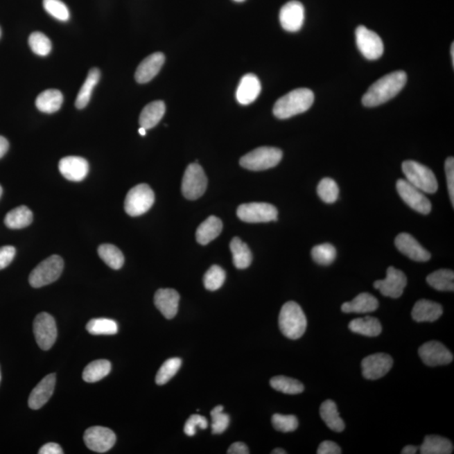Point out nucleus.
I'll list each match as a JSON object with an SVG mask.
<instances>
[{"instance_id":"f257e3e1","label":"nucleus","mask_w":454,"mask_h":454,"mask_svg":"<svg viewBox=\"0 0 454 454\" xmlns=\"http://www.w3.org/2000/svg\"><path fill=\"white\" fill-rule=\"evenodd\" d=\"M408 75L404 71H396L385 75L374 82L363 96V104L366 107H375L392 100L404 88Z\"/></svg>"},{"instance_id":"f03ea898","label":"nucleus","mask_w":454,"mask_h":454,"mask_svg":"<svg viewBox=\"0 0 454 454\" xmlns=\"http://www.w3.org/2000/svg\"><path fill=\"white\" fill-rule=\"evenodd\" d=\"M314 100V94L311 89L292 90L276 101L272 112L278 119H289L296 114L307 112L313 105Z\"/></svg>"},{"instance_id":"7ed1b4c3","label":"nucleus","mask_w":454,"mask_h":454,"mask_svg":"<svg viewBox=\"0 0 454 454\" xmlns=\"http://www.w3.org/2000/svg\"><path fill=\"white\" fill-rule=\"evenodd\" d=\"M279 324L280 331L286 338L295 340L306 333L307 319L297 303L289 302L280 311Z\"/></svg>"},{"instance_id":"20e7f679","label":"nucleus","mask_w":454,"mask_h":454,"mask_svg":"<svg viewBox=\"0 0 454 454\" xmlns=\"http://www.w3.org/2000/svg\"><path fill=\"white\" fill-rule=\"evenodd\" d=\"M406 180L413 186L426 193L437 191L438 183L435 175L426 166L413 160H406L402 164Z\"/></svg>"},{"instance_id":"39448f33","label":"nucleus","mask_w":454,"mask_h":454,"mask_svg":"<svg viewBox=\"0 0 454 454\" xmlns=\"http://www.w3.org/2000/svg\"><path fill=\"white\" fill-rule=\"evenodd\" d=\"M282 157L281 150L277 148L261 147L243 156L240 159V164L248 171H263L277 166Z\"/></svg>"},{"instance_id":"423d86ee","label":"nucleus","mask_w":454,"mask_h":454,"mask_svg":"<svg viewBox=\"0 0 454 454\" xmlns=\"http://www.w3.org/2000/svg\"><path fill=\"white\" fill-rule=\"evenodd\" d=\"M64 263L61 256L53 255L35 267L29 276L33 288H41L56 281L60 277Z\"/></svg>"},{"instance_id":"0eeeda50","label":"nucleus","mask_w":454,"mask_h":454,"mask_svg":"<svg viewBox=\"0 0 454 454\" xmlns=\"http://www.w3.org/2000/svg\"><path fill=\"white\" fill-rule=\"evenodd\" d=\"M155 195L151 187L146 184H138L128 193L125 200V211L136 217L145 214L152 207Z\"/></svg>"},{"instance_id":"6e6552de","label":"nucleus","mask_w":454,"mask_h":454,"mask_svg":"<svg viewBox=\"0 0 454 454\" xmlns=\"http://www.w3.org/2000/svg\"><path fill=\"white\" fill-rule=\"evenodd\" d=\"M207 184L202 167L197 163L189 164L182 181V193L185 198L195 200L204 195Z\"/></svg>"},{"instance_id":"1a4fd4ad","label":"nucleus","mask_w":454,"mask_h":454,"mask_svg":"<svg viewBox=\"0 0 454 454\" xmlns=\"http://www.w3.org/2000/svg\"><path fill=\"white\" fill-rule=\"evenodd\" d=\"M238 218L247 223H263L277 220L278 211L268 203H248L240 205L236 211Z\"/></svg>"},{"instance_id":"9d476101","label":"nucleus","mask_w":454,"mask_h":454,"mask_svg":"<svg viewBox=\"0 0 454 454\" xmlns=\"http://www.w3.org/2000/svg\"><path fill=\"white\" fill-rule=\"evenodd\" d=\"M358 49L368 60H376L384 53V43L380 35L367 27L359 26L356 30Z\"/></svg>"},{"instance_id":"9b49d317","label":"nucleus","mask_w":454,"mask_h":454,"mask_svg":"<svg viewBox=\"0 0 454 454\" xmlns=\"http://www.w3.org/2000/svg\"><path fill=\"white\" fill-rule=\"evenodd\" d=\"M396 189L401 198L414 211L424 215H428L431 212L432 204L426 198L424 193L413 186L408 180H399L396 183Z\"/></svg>"},{"instance_id":"f8f14e48","label":"nucleus","mask_w":454,"mask_h":454,"mask_svg":"<svg viewBox=\"0 0 454 454\" xmlns=\"http://www.w3.org/2000/svg\"><path fill=\"white\" fill-rule=\"evenodd\" d=\"M35 341L42 350H49L57 340L56 322L51 315L42 313L37 315L33 325Z\"/></svg>"},{"instance_id":"ddd939ff","label":"nucleus","mask_w":454,"mask_h":454,"mask_svg":"<svg viewBox=\"0 0 454 454\" xmlns=\"http://www.w3.org/2000/svg\"><path fill=\"white\" fill-rule=\"evenodd\" d=\"M406 284H408V279L404 272L396 268L389 267L387 270L386 278L375 281L374 287L380 290L383 295L397 299L403 294Z\"/></svg>"},{"instance_id":"4468645a","label":"nucleus","mask_w":454,"mask_h":454,"mask_svg":"<svg viewBox=\"0 0 454 454\" xmlns=\"http://www.w3.org/2000/svg\"><path fill=\"white\" fill-rule=\"evenodd\" d=\"M85 443L90 450L96 453H106L114 447L116 442V434L104 426H92L86 430Z\"/></svg>"},{"instance_id":"2eb2a0df","label":"nucleus","mask_w":454,"mask_h":454,"mask_svg":"<svg viewBox=\"0 0 454 454\" xmlns=\"http://www.w3.org/2000/svg\"><path fill=\"white\" fill-rule=\"evenodd\" d=\"M393 366V359L386 353H375L363 359V377L375 381L384 377Z\"/></svg>"},{"instance_id":"dca6fc26","label":"nucleus","mask_w":454,"mask_h":454,"mask_svg":"<svg viewBox=\"0 0 454 454\" xmlns=\"http://www.w3.org/2000/svg\"><path fill=\"white\" fill-rule=\"evenodd\" d=\"M418 353L425 365L431 367L448 365L453 360V353L443 343L437 341L424 343Z\"/></svg>"},{"instance_id":"f3484780","label":"nucleus","mask_w":454,"mask_h":454,"mask_svg":"<svg viewBox=\"0 0 454 454\" xmlns=\"http://www.w3.org/2000/svg\"><path fill=\"white\" fill-rule=\"evenodd\" d=\"M279 21L284 30L290 33L299 31L305 21V8L295 0L286 3L280 10Z\"/></svg>"},{"instance_id":"a211bd4d","label":"nucleus","mask_w":454,"mask_h":454,"mask_svg":"<svg viewBox=\"0 0 454 454\" xmlns=\"http://www.w3.org/2000/svg\"><path fill=\"white\" fill-rule=\"evenodd\" d=\"M397 250L417 262H428L431 254L408 233H401L394 241Z\"/></svg>"},{"instance_id":"6ab92c4d","label":"nucleus","mask_w":454,"mask_h":454,"mask_svg":"<svg viewBox=\"0 0 454 454\" xmlns=\"http://www.w3.org/2000/svg\"><path fill=\"white\" fill-rule=\"evenodd\" d=\"M89 165L88 161L80 157H66L59 161V171L65 179L80 182L88 175Z\"/></svg>"},{"instance_id":"aec40b11","label":"nucleus","mask_w":454,"mask_h":454,"mask_svg":"<svg viewBox=\"0 0 454 454\" xmlns=\"http://www.w3.org/2000/svg\"><path fill=\"white\" fill-rule=\"evenodd\" d=\"M261 89V82L259 78L255 74H246L241 80L236 89V101L243 105H250L259 97Z\"/></svg>"},{"instance_id":"412c9836","label":"nucleus","mask_w":454,"mask_h":454,"mask_svg":"<svg viewBox=\"0 0 454 454\" xmlns=\"http://www.w3.org/2000/svg\"><path fill=\"white\" fill-rule=\"evenodd\" d=\"M55 385H56V374L46 375L30 393L28 400L29 408L33 410L42 408L53 396Z\"/></svg>"},{"instance_id":"4be33fe9","label":"nucleus","mask_w":454,"mask_h":454,"mask_svg":"<svg viewBox=\"0 0 454 454\" xmlns=\"http://www.w3.org/2000/svg\"><path fill=\"white\" fill-rule=\"evenodd\" d=\"M180 299V294L173 289H160L154 296L156 307L167 319H172L177 315Z\"/></svg>"},{"instance_id":"5701e85b","label":"nucleus","mask_w":454,"mask_h":454,"mask_svg":"<svg viewBox=\"0 0 454 454\" xmlns=\"http://www.w3.org/2000/svg\"><path fill=\"white\" fill-rule=\"evenodd\" d=\"M165 56L161 53H155L146 58L136 71L135 78L139 84H146L156 77L164 64Z\"/></svg>"},{"instance_id":"b1692460","label":"nucleus","mask_w":454,"mask_h":454,"mask_svg":"<svg viewBox=\"0 0 454 454\" xmlns=\"http://www.w3.org/2000/svg\"><path fill=\"white\" fill-rule=\"evenodd\" d=\"M443 313V306L440 304L421 299L414 304L412 317L417 322H433L439 319Z\"/></svg>"},{"instance_id":"393cba45","label":"nucleus","mask_w":454,"mask_h":454,"mask_svg":"<svg viewBox=\"0 0 454 454\" xmlns=\"http://www.w3.org/2000/svg\"><path fill=\"white\" fill-rule=\"evenodd\" d=\"M378 307V299L374 295L362 293L356 296L352 302L343 304L342 311L344 313L363 314L373 313Z\"/></svg>"},{"instance_id":"a878e982","label":"nucleus","mask_w":454,"mask_h":454,"mask_svg":"<svg viewBox=\"0 0 454 454\" xmlns=\"http://www.w3.org/2000/svg\"><path fill=\"white\" fill-rule=\"evenodd\" d=\"M166 112L164 101H157L150 103L142 110L140 114L139 123L141 128L146 130L152 129L159 123Z\"/></svg>"},{"instance_id":"bb28decb","label":"nucleus","mask_w":454,"mask_h":454,"mask_svg":"<svg viewBox=\"0 0 454 454\" xmlns=\"http://www.w3.org/2000/svg\"><path fill=\"white\" fill-rule=\"evenodd\" d=\"M223 225L218 217L211 216L197 229L196 240L201 245H207L216 239L222 231Z\"/></svg>"},{"instance_id":"cd10ccee","label":"nucleus","mask_w":454,"mask_h":454,"mask_svg":"<svg viewBox=\"0 0 454 454\" xmlns=\"http://www.w3.org/2000/svg\"><path fill=\"white\" fill-rule=\"evenodd\" d=\"M63 102V96L58 89H47L39 94L35 101V105L40 112L46 114L57 112L60 110Z\"/></svg>"},{"instance_id":"c85d7f7f","label":"nucleus","mask_w":454,"mask_h":454,"mask_svg":"<svg viewBox=\"0 0 454 454\" xmlns=\"http://www.w3.org/2000/svg\"><path fill=\"white\" fill-rule=\"evenodd\" d=\"M322 419L334 432L341 433L345 428L344 421L339 414L337 405L331 400L324 401L320 408Z\"/></svg>"},{"instance_id":"c756f323","label":"nucleus","mask_w":454,"mask_h":454,"mask_svg":"<svg viewBox=\"0 0 454 454\" xmlns=\"http://www.w3.org/2000/svg\"><path fill=\"white\" fill-rule=\"evenodd\" d=\"M349 327L353 333L366 337H377L382 333L381 322L372 317L354 319L350 322Z\"/></svg>"},{"instance_id":"7c9ffc66","label":"nucleus","mask_w":454,"mask_h":454,"mask_svg":"<svg viewBox=\"0 0 454 454\" xmlns=\"http://www.w3.org/2000/svg\"><path fill=\"white\" fill-rule=\"evenodd\" d=\"M233 263L238 270H245L252 261V252L246 243L239 238H234L230 243Z\"/></svg>"},{"instance_id":"2f4dec72","label":"nucleus","mask_w":454,"mask_h":454,"mask_svg":"<svg viewBox=\"0 0 454 454\" xmlns=\"http://www.w3.org/2000/svg\"><path fill=\"white\" fill-rule=\"evenodd\" d=\"M453 450L451 441L436 435L426 436L420 447L421 454H450Z\"/></svg>"},{"instance_id":"473e14b6","label":"nucleus","mask_w":454,"mask_h":454,"mask_svg":"<svg viewBox=\"0 0 454 454\" xmlns=\"http://www.w3.org/2000/svg\"><path fill=\"white\" fill-rule=\"evenodd\" d=\"M33 220V212L28 207L21 205L8 213L5 218V224L10 229H22L30 226Z\"/></svg>"},{"instance_id":"72a5a7b5","label":"nucleus","mask_w":454,"mask_h":454,"mask_svg":"<svg viewBox=\"0 0 454 454\" xmlns=\"http://www.w3.org/2000/svg\"><path fill=\"white\" fill-rule=\"evenodd\" d=\"M101 72L98 69H93L89 71L85 84L82 85L80 93H78L75 105L78 109L82 110L89 104L93 90L100 81Z\"/></svg>"},{"instance_id":"f704fd0d","label":"nucleus","mask_w":454,"mask_h":454,"mask_svg":"<svg viewBox=\"0 0 454 454\" xmlns=\"http://www.w3.org/2000/svg\"><path fill=\"white\" fill-rule=\"evenodd\" d=\"M112 370V363L105 359L89 363L82 372V380L87 383H96L107 376Z\"/></svg>"},{"instance_id":"c9c22d12","label":"nucleus","mask_w":454,"mask_h":454,"mask_svg":"<svg viewBox=\"0 0 454 454\" xmlns=\"http://www.w3.org/2000/svg\"><path fill=\"white\" fill-rule=\"evenodd\" d=\"M426 282L433 289L439 291L454 290V272L450 270H439L430 274Z\"/></svg>"},{"instance_id":"e433bc0d","label":"nucleus","mask_w":454,"mask_h":454,"mask_svg":"<svg viewBox=\"0 0 454 454\" xmlns=\"http://www.w3.org/2000/svg\"><path fill=\"white\" fill-rule=\"evenodd\" d=\"M101 259L110 268L114 270H120L123 266L125 258L119 248L112 244H103L98 248Z\"/></svg>"},{"instance_id":"4c0bfd02","label":"nucleus","mask_w":454,"mask_h":454,"mask_svg":"<svg viewBox=\"0 0 454 454\" xmlns=\"http://www.w3.org/2000/svg\"><path fill=\"white\" fill-rule=\"evenodd\" d=\"M270 385L272 389L283 394H297L304 392L302 383L286 376L272 378Z\"/></svg>"},{"instance_id":"58836bf2","label":"nucleus","mask_w":454,"mask_h":454,"mask_svg":"<svg viewBox=\"0 0 454 454\" xmlns=\"http://www.w3.org/2000/svg\"><path fill=\"white\" fill-rule=\"evenodd\" d=\"M86 329L94 335H116L118 333V325L113 320L97 318L91 320L87 324Z\"/></svg>"},{"instance_id":"ea45409f","label":"nucleus","mask_w":454,"mask_h":454,"mask_svg":"<svg viewBox=\"0 0 454 454\" xmlns=\"http://www.w3.org/2000/svg\"><path fill=\"white\" fill-rule=\"evenodd\" d=\"M311 256L320 265L327 266L334 262L337 256V250L333 245L330 243L317 245L311 250Z\"/></svg>"},{"instance_id":"a19ab883","label":"nucleus","mask_w":454,"mask_h":454,"mask_svg":"<svg viewBox=\"0 0 454 454\" xmlns=\"http://www.w3.org/2000/svg\"><path fill=\"white\" fill-rule=\"evenodd\" d=\"M317 193L324 202L333 204L338 199V185L333 179L325 177L318 184Z\"/></svg>"},{"instance_id":"79ce46f5","label":"nucleus","mask_w":454,"mask_h":454,"mask_svg":"<svg viewBox=\"0 0 454 454\" xmlns=\"http://www.w3.org/2000/svg\"><path fill=\"white\" fill-rule=\"evenodd\" d=\"M182 365L181 359L172 358L165 361L156 375V383L159 385L167 384L180 370Z\"/></svg>"},{"instance_id":"37998d69","label":"nucleus","mask_w":454,"mask_h":454,"mask_svg":"<svg viewBox=\"0 0 454 454\" xmlns=\"http://www.w3.org/2000/svg\"><path fill=\"white\" fill-rule=\"evenodd\" d=\"M226 280V272L218 265H213L204 276L205 289L211 291L219 290Z\"/></svg>"},{"instance_id":"c03bdc74","label":"nucleus","mask_w":454,"mask_h":454,"mask_svg":"<svg viewBox=\"0 0 454 454\" xmlns=\"http://www.w3.org/2000/svg\"><path fill=\"white\" fill-rule=\"evenodd\" d=\"M29 45L33 53L38 56L46 57L51 53V42L46 35L33 33L29 37Z\"/></svg>"},{"instance_id":"a18cd8bd","label":"nucleus","mask_w":454,"mask_h":454,"mask_svg":"<svg viewBox=\"0 0 454 454\" xmlns=\"http://www.w3.org/2000/svg\"><path fill=\"white\" fill-rule=\"evenodd\" d=\"M44 9L55 19L61 21H68L70 13L68 7L61 0H43Z\"/></svg>"},{"instance_id":"49530a36","label":"nucleus","mask_w":454,"mask_h":454,"mask_svg":"<svg viewBox=\"0 0 454 454\" xmlns=\"http://www.w3.org/2000/svg\"><path fill=\"white\" fill-rule=\"evenodd\" d=\"M272 424L276 430L283 433L294 432L299 426L297 418L292 414H274Z\"/></svg>"},{"instance_id":"de8ad7c7","label":"nucleus","mask_w":454,"mask_h":454,"mask_svg":"<svg viewBox=\"0 0 454 454\" xmlns=\"http://www.w3.org/2000/svg\"><path fill=\"white\" fill-rule=\"evenodd\" d=\"M223 406L217 405L211 412L212 433L220 434L226 431L230 424V417L223 412Z\"/></svg>"},{"instance_id":"09e8293b","label":"nucleus","mask_w":454,"mask_h":454,"mask_svg":"<svg viewBox=\"0 0 454 454\" xmlns=\"http://www.w3.org/2000/svg\"><path fill=\"white\" fill-rule=\"evenodd\" d=\"M207 418L200 414H192L184 425V433L189 437H193L195 435L196 428L207 429Z\"/></svg>"},{"instance_id":"8fccbe9b","label":"nucleus","mask_w":454,"mask_h":454,"mask_svg":"<svg viewBox=\"0 0 454 454\" xmlns=\"http://www.w3.org/2000/svg\"><path fill=\"white\" fill-rule=\"evenodd\" d=\"M445 172L450 200H451V203L454 207V159L453 157H449L446 160Z\"/></svg>"},{"instance_id":"3c124183","label":"nucleus","mask_w":454,"mask_h":454,"mask_svg":"<svg viewBox=\"0 0 454 454\" xmlns=\"http://www.w3.org/2000/svg\"><path fill=\"white\" fill-rule=\"evenodd\" d=\"M15 248L12 246L0 247V270L9 266L15 256Z\"/></svg>"},{"instance_id":"603ef678","label":"nucleus","mask_w":454,"mask_h":454,"mask_svg":"<svg viewBox=\"0 0 454 454\" xmlns=\"http://www.w3.org/2000/svg\"><path fill=\"white\" fill-rule=\"evenodd\" d=\"M318 454H340L342 449L339 446L331 441H324L323 443L320 444Z\"/></svg>"},{"instance_id":"864d4df0","label":"nucleus","mask_w":454,"mask_h":454,"mask_svg":"<svg viewBox=\"0 0 454 454\" xmlns=\"http://www.w3.org/2000/svg\"><path fill=\"white\" fill-rule=\"evenodd\" d=\"M40 454H62L63 451L60 446L58 444L49 443L46 444L39 451Z\"/></svg>"},{"instance_id":"5fc2aeb1","label":"nucleus","mask_w":454,"mask_h":454,"mask_svg":"<svg viewBox=\"0 0 454 454\" xmlns=\"http://www.w3.org/2000/svg\"><path fill=\"white\" fill-rule=\"evenodd\" d=\"M227 453L229 454H248V448L246 444L243 443H235L231 445V447L229 448Z\"/></svg>"},{"instance_id":"6e6d98bb","label":"nucleus","mask_w":454,"mask_h":454,"mask_svg":"<svg viewBox=\"0 0 454 454\" xmlns=\"http://www.w3.org/2000/svg\"><path fill=\"white\" fill-rule=\"evenodd\" d=\"M9 147V141H7L6 138L0 136V159L6 155Z\"/></svg>"},{"instance_id":"4d7b16f0","label":"nucleus","mask_w":454,"mask_h":454,"mask_svg":"<svg viewBox=\"0 0 454 454\" xmlns=\"http://www.w3.org/2000/svg\"><path fill=\"white\" fill-rule=\"evenodd\" d=\"M418 451V448L416 447V446L413 445H408L405 446V447L402 449L401 453L402 454H414L417 453Z\"/></svg>"},{"instance_id":"13d9d810","label":"nucleus","mask_w":454,"mask_h":454,"mask_svg":"<svg viewBox=\"0 0 454 454\" xmlns=\"http://www.w3.org/2000/svg\"><path fill=\"white\" fill-rule=\"evenodd\" d=\"M272 454H286V452L284 451L283 449L281 448H276L274 450V451L272 452Z\"/></svg>"},{"instance_id":"bf43d9fd","label":"nucleus","mask_w":454,"mask_h":454,"mask_svg":"<svg viewBox=\"0 0 454 454\" xmlns=\"http://www.w3.org/2000/svg\"><path fill=\"white\" fill-rule=\"evenodd\" d=\"M138 132H139L140 135L142 137L147 135V130L143 128H140V129L138 130Z\"/></svg>"},{"instance_id":"052dcab7","label":"nucleus","mask_w":454,"mask_h":454,"mask_svg":"<svg viewBox=\"0 0 454 454\" xmlns=\"http://www.w3.org/2000/svg\"><path fill=\"white\" fill-rule=\"evenodd\" d=\"M451 54H452L453 66H454V43H452Z\"/></svg>"},{"instance_id":"680f3d73","label":"nucleus","mask_w":454,"mask_h":454,"mask_svg":"<svg viewBox=\"0 0 454 454\" xmlns=\"http://www.w3.org/2000/svg\"><path fill=\"white\" fill-rule=\"evenodd\" d=\"M2 193H3V189L1 187V185H0V198H1Z\"/></svg>"},{"instance_id":"e2e57ef3","label":"nucleus","mask_w":454,"mask_h":454,"mask_svg":"<svg viewBox=\"0 0 454 454\" xmlns=\"http://www.w3.org/2000/svg\"><path fill=\"white\" fill-rule=\"evenodd\" d=\"M234 1L241 3L245 1V0H234Z\"/></svg>"},{"instance_id":"0e129e2a","label":"nucleus","mask_w":454,"mask_h":454,"mask_svg":"<svg viewBox=\"0 0 454 454\" xmlns=\"http://www.w3.org/2000/svg\"><path fill=\"white\" fill-rule=\"evenodd\" d=\"M0 37H1V29H0Z\"/></svg>"},{"instance_id":"69168bd1","label":"nucleus","mask_w":454,"mask_h":454,"mask_svg":"<svg viewBox=\"0 0 454 454\" xmlns=\"http://www.w3.org/2000/svg\"><path fill=\"white\" fill-rule=\"evenodd\" d=\"M0 381H1V374H0Z\"/></svg>"}]
</instances>
